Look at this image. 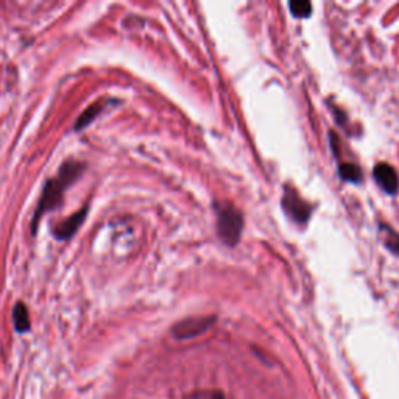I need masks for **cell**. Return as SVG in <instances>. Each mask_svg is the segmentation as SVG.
Masks as SVG:
<instances>
[{
    "label": "cell",
    "instance_id": "1",
    "mask_svg": "<svg viewBox=\"0 0 399 399\" xmlns=\"http://www.w3.org/2000/svg\"><path fill=\"white\" fill-rule=\"evenodd\" d=\"M83 170H85V165L77 161H69V162H66L61 169H59L56 178H52L50 181H47L46 187H44V191H42L40 205H37L36 208L33 222H32L33 232L36 231L37 223H40L42 215L46 214L47 210L61 205L64 191L67 189V186L72 184L75 179L81 175Z\"/></svg>",
    "mask_w": 399,
    "mask_h": 399
},
{
    "label": "cell",
    "instance_id": "2",
    "mask_svg": "<svg viewBox=\"0 0 399 399\" xmlns=\"http://www.w3.org/2000/svg\"><path fill=\"white\" fill-rule=\"evenodd\" d=\"M244 217L232 205H220L217 209V232L227 245H236L242 234Z\"/></svg>",
    "mask_w": 399,
    "mask_h": 399
},
{
    "label": "cell",
    "instance_id": "3",
    "mask_svg": "<svg viewBox=\"0 0 399 399\" xmlns=\"http://www.w3.org/2000/svg\"><path fill=\"white\" fill-rule=\"evenodd\" d=\"M214 323L215 317H191L177 323L172 329V334L178 340H187V338H195L205 334Z\"/></svg>",
    "mask_w": 399,
    "mask_h": 399
},
{
    "label": "cell",
    "instance_id": "4",
    "mask_svg": "<svg viewBox=\"0 0 399 399\" xmlns=\"http://www.w3.org/2000/svg\"><path fill=\"white\" fill-rule=\"evenodd\" d=\"M282 208L293 220L301 225L309 220V217H311L312 213V208L309 206V203L301 198L297 191L292 189V187H285L284 189Z\"/></svg>",
    "mask_w": 399,
    "mask_h": 399
},
{
    "label": "cell",
    "instance_id": "5",
    "mask_svg": "<svg viewBox=\"0 0 399 399\" xmlns=\"http://www.w3.org/2000/svg\"><path fill=\"white\" fill-rule=\"evenodd\" d=\"M373 177L381 189L387 193H396L399 189V177L396 170L386 162H379L373 170Z\"/></svg>",
    "mask_w": 399,
    "mask_h": 399
},
{
    "label": "cell",
    "instance_id": "6",
    "mask_svg": "<svg viewBox=\"0 0 399 399\" xmlns=\"http://www.w3.org/2000/svg\"><path fill=\"white\" fill-rule=\"evenodd\" d=\"M86 214H88V208H83L78 210V213H75L69 218H66L64 222L58 223L54 230L55 237L59 240H66L72 237L75 234V231L80 228V225L85 222Z\"/></svg>",
    "mask_w": 399,
    "mask_h": 399
},
{
    "label": "cell",
    "instance_id": "7",
    "mask_svg": "<svg viewBox=\"0 0 399 399\" xmlns=\"http://www.w3.org/2000/svg\"><path fill=\"white\" fill-rule=\"evenodd\" d=\"M338 173H340L343 181H348V183L362 181V170H360L357 164L343 162L340 164V167H338Z\"/></svg>",
    "mask_w": 399,
    "mask_h": 399
},
{
    "label": "cell",
    "instance_id": "8",
    "mask_svg": "<svg viewBox=\"0 0 399 399\" xmlns=\"http://www.w3.org/2000/svg\"><path fill=\"white\" fill-rule=\"evenodd\" d=\"M13 321H14V328H16L19 333H25V330L30 329V317L25 304L22 303L16 304V307H14L13 311Z\"/></svg>",
    "mask_w": 399,
    "mask_h": 399
},
{
    "label": "cell",
    "instance_id": "9",
    "mask_svg": "<svg viewBox=\"0 0 399 399\" xmlns=\"http://www.w3.org/2000/svg\"><path fill=\"white\" fill-rule=\"evenodd\" d=\"M103 107H105L103 102H95V103H93L91 107H89V108L78 117L77 122H75V128H77V130H81V128H85L86 125L91 124L93 120L100 114V111L103 109Z\"/></svg>",
    "mask_w": 399,
    "mask_h": 399
},
{
    "label": "cell",
    "instance_id": "10",
    "mask_svg": "<svg viewBox=\"0 0 399 399\" xmlns=\"http://www.w3.org/2000/svg\"><path fill=\"white\" fill-rule=\"evenodd\" d=\"M290 11L295 18H309L312 13V5L306 2V0H295V2H290Z\"/></svg>",
    "mask_w": 399,
    "mask_h": 399
},
{
    "label": "cell",
    "instance_id": "11",
    "mask_svg": "<svg viewBox=\"0 0 399 399\" xmlns=\"http://www.w3.org/2000/svg\"><path fill=\"white\" fill-rule=\"evenodd\" d=\"M382 230L386 231V234H383V244H386V246L391 253L399 256V234L387 227H382Z\"/></svg>",
    "mask_w": 399,
    "mask_h": 399
},
{
    "label": "cell",
    "instance_id": "12",
    "mask_svg": "<svg viewBox=\"0 0 399 399\" xmlns=\"http://www.w3.org/2000/svg\"><path fill=\"white\" fill-rule=\"evenodd\" d=\"M213 399H225V396H223L222 391H217V393H214Z\"/></svg>",
    "mask_w": 399,
    "mask_h": 399
}]
</instances>
